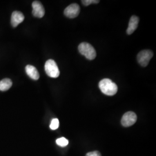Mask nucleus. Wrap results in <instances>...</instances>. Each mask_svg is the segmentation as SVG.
<instances>
[{
    "mask_svg": "<svg viewBox=\"0 0 156 156\" xmlns=\"http://www.w3.org/2000/svg\"><path fill=\"white\" fill-rule=\"evenodd\" d=\"M25 69L26 73L30 78L35 80L39 79V73L35 67L31 65H27Z\"/></svg>",
    "mask_w": 156,
    "mask_h": 156,
    "instance_id": "9d476101",
    "label": "nucleus"
},
{
    "mask_svg": "<svg viewBox=\"0 0 156 156\" xmlns=\"http://www.w3.org/2000/svg\"><path fill=\"white\" fill-rule=\"evenodd\" d=\"M12 86L11 79L5 78L0 81V91H5L9 89Z\"/></svg>",
    "mask_w": 156,
    "mask_h": 156,
    "instance_id": "9b49d317",
    "label": "nucleus"
},
{
    "mask_svg": "<svg viewBox=\"0 0 156 156\" xmlns=\"http://www.w3.org/2000/svg\"><path fill=\"white\" fill-rule=\"evenodd\" d=\"M86 156H101V155L100 153L98 152V151H94L87 153Z\"/></svg>",
    "mask_w": 156,
    "mask_h": 156,
    "instance_id": "2eb2a0df",
    "label": "nucleus"
},
{
    "mask_svg": "<svg viewBox=\"0 0 156 156\" xmlns=\"http://www.w3.org/2000/svg\"><path fill=\"white\" fill-rule=\"evenodd\" d=\"M139 23V18L136 16H133L130 18L128 27L127 30V33L131 35L134 33L135 30L138 27Z\"/></svg>",
    "mask_w": 156,
    "mask_h": 156,
    "instance_id": "1a4fd4ad",
    "label": "nucleus"
},
{
    "mask_svg": "<svg viewBox=\"0 0 156 156\" xmlns=\"http://www.w3.org/2000/svg\"><path fill=\"white\" fill-rule=\"evenodd\" d=\"M24 20V16L21 12L14 11L11 16L12 26L13 27H16L19 24L22 23Z\"/></svg>",
    "mask_w": 156,
    "mask_h": 156,
    "instance_id": "6e6552de",
    "label": "nucleus"
},
{
    "mask_svg": "<svg viewBox=\"0 0 156 156\" xmlns=\"http://www.w3.org/2000/svg\"><path fill=\"white\" fill-rule=\"evenodd\" d=\"M45 70L46 74L51 78H58L60 75V70L53 60L50 59L46 62Z\"/></svg>",
    "mask_w": 156,
    "mask_h": 156,
    "instance_id": "7ed1b4c3",
    "label": "nucleus"
},
{
    "mask_svg": "<svg viewBox=\"0 0 156 156\" xmlns=\"http://www.w3.org/2000/svg\"><path fill=\"white\" fill-rule=\"evenodd\" d=\"M80 7L77 4H72L69 6L64 10V15L69 18L73 19L78 16L80 13Z\"/></svg>",
    "mask_w": 156,
    "mask_h": 156,
    "instance_id": "423d86ee",
    "label": "nucleus"
},
{
    "mask_svg": "<svg viewBox=\"0 0 156 156\" xmlns=\"http://www.w3.org/2000/svg\"><path fill=\"white\" fill-rule=\"evenodd\" d=\"M153 56V53L151 50H142L137 56V60L141 66L146 67Z\"/></svg>",
    "mask_w": 156,
    "mask_h": 156,
    "instance_id": "20e7f679",
    "label": "nucleus"
},
{
    "mask_svg": "<svg viewBox=\"0 0 156 156\" xmlns=\"http://www.w3.org/2000/svg\"><path fill=\"white\" fill-rule=\"evenodd\" d=\"M78 50L81 55L85 56L90 60H94L97 56L94 47L87 42L81 43L78 46Z\"/></svg>",
    "mask_w": 156,
    "mask_h": 156,
    "instance_id": "f03ea898",
    "label": "nucleus"
},
{
    "mask_svg": "<svg viewBox=\"0 0 156 156\" xmlns=\"http://www.w3.org/2000/svg\"><path fill=\"white\" fill-rule=\"evenodd\" d=\"M56 144H57V145H58L61 147H65L68 144V140L66 138H65L64 137H62V138H60L56 140Z\"/></svg>",
    "mask_w": 156,
    "mask_h": 156,
    "instance_id": "f8f14e48",
    "label": "nucleus"
},
{
    "mask_svg": "<svg viewBox=\"0 0 156 156\" xmlns=\"http://www.w3.org/2000/svg\"><path fill=\"white\" fill-rule=\"evenodd\" d=\"M137 116L133 112H128L124 114L121 120V123L124 127H127L136 123Z\"/></svg>",
    "mask_w": 156,
    "mask_h": 156,
    "instance_id": "39448f33",
    "label": "nucleus"
},
{
    "mask_svg": "<svg viewBox=\"0 0 156 156\" xmlns=\"http://www.w3.org/2000/svg\"><path fill=\"white\" fill-rule=\"evenodd\" d=\"M59 127V120L58 119L55 118L52 119L50 124V128L52 130H55Z\"/></svg>",
    "mask_w": 156,
    "mask_h": 156,
    "instance_id": "ddd939ff",
    "label": "nucleus"
},
{
    "mask_svg": "<svg viewBox=\"0 0 156 156\" xmlns=\"http://www.w3.org/2000/svg\"><path fill=\"white\" fill-rule=\"evenodd\" d=\"M98 86L102 93L109 96L116 94L118 90L116 84L112 82L111 79L107 78L101 80Z\"/></svg>",
    "mask_w": 156,
    "mask_h": 156,
    "instance_id": "f257e3e1",
    "label": "nucleus"
},
{
    "mask_svg": "<svg viewBox=\"0 0 156 156\" xmlns=\"http://www.w3.org/2000/svg\"><path fill=\"white\" fill-rule=\"evenodd\" d=\"M33 14L36 17L42 18L45 15L44 7L42 3L38 1H35L32 4Z\"/></svg>",
    "mask_w": 156,
    "mask_h": 156,
    "instance_id": "0eeeda50",
    "label": "nucleus"
},
{
    "mask_svg": "<svg viewBox=\"0 0 156 156\" xmlns=\"http://www.w3.org/2000/svg\"><path fill=\"white\" fill-rule=\"evenodd\" d=\"M84 6H89L92 4H98L100 2L99 0H82L81 1Z\"/></svg>",
    "mask_w": 156,
    "mask_h": 156,
    "instance_id": "4468645a",
    "label": "nucleus"
}]
</instances>
